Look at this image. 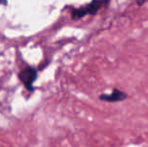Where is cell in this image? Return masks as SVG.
<instances>
[{"label":"cell","instance_id":"obj_3","mask_svg":"<svg viewBox=\"0 0 148 147\" xmlns=\"http://www.w3.org/2000/svg\"><path fill=\"white\" fill-rule=\"evenodd\" d=\"M37 77V72L34 68H26L19 74V79L27 90H32V84Z\"/></svg>","mask_w":148,"mask_h":147},{"label":"cell","instance_id":"obj_2","mask_svg":"<svg viewBox=\"0 0 148 147\" xmlns=\"http://www.w3.org/2000/svg\"><path fill=\"white\" fill-rule=\"evenodd\" d=\"M128 98L127 93L123 92V91L119 90V89H113L110 94H101L99 96V99L104 102L108 103H118L123 102Z\"/></svg>","mask_w":148,"mask_h":147},{"label":"cell","instance_id":"obj_4","mask_svg":"<svg viewBox=\"0 0 148 147\" xmlns=\"http://www.w3.org/2000/svg\"><path fill=\"white\" fill-rule=\"evenodd\" d=\"M146 2H148V0H136V4L138 6H142L144 5Z\"/></svg>","mask_w":148,"mask_h":147},{"label":"cell","instance_id":"obj_1","mask_svg":"<svg viewBox=\"0 0 148 147\" xmlns=\"http://www.w3.org/2000/svg\"><path fill=\"white\" fill-rule=\"evenodd\" d=\"M110 0H92L87 5L76 8L72 12L73 19H81L86 15H96L104 6L109 4Z\"/></svg>","mask_w":148,"mask_h":147}]
</instances>
